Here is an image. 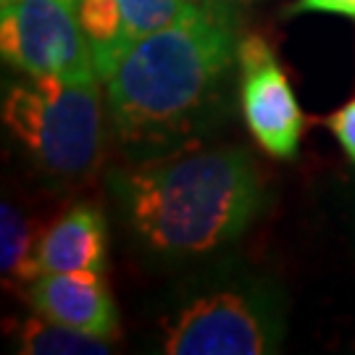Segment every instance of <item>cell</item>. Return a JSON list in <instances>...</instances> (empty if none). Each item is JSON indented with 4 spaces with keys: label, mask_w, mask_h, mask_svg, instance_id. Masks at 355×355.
<instances>
[{
    "label": "cell",
    "mask_w": 355,
    "mask_h": 355,
    "mask_svg": "<svg viewBox=\"0 0 355 355\" xmlns=\"http://www.w3.org/2000/svg\"><path fill=\"white\" fill-rule=\"evenodd\" d=\"M105 248H108V229L101 208L87 203L71 205L51 229L40 234V274H71V271L103 274Z\"/></svg>",
    "instance_id": "8"
},
{
    "label": "cell",
    "mask_w": 355,
    "mask_h": 355,
    "mask_svg": "<svg viewBox=\"0 0 355 355\" xmlns=\"http://www.w3.org/2000/svg\"><path fill=\"white\" fill-rule=\"evenodd\" d=\"M132 227L161 253L195 255L227 245L253 221L261 184L245 150H187L119 177Z\"/></svg>",
    "instance_id": "2"
},
{
    "label": "cell",
    "mask_w": 355,
    "mask_h": 355,
    "mask_svg": "<svg viewBox=\"0 0 355 355\" xmlns=\"http://www.w3.org/2000/svg\"><path fill=\"white\" fill-rule=\"evenodd\" d=\"M24 297L42 318L114 343L119 337V313L108 284L101 274H40L24 290Z\"/></svg>",
    "instance_id": "7"
},
{
    "label": "cell",
    "mask_w": 355,
    "mask_h": 355,
    "mask_svg": "<svg viewBox=\"0 0 355 355\" xmlns=\"http://www.w3.org/2000/svg\"><path fill=\"white\" fill-rule=\"evenodd\" d=\"M19 353L32 355H103L111 350L108 340L92 337L79 329L55 324L48 318H26L19 329Z\"/></svg>",
    "instance_id": "10"
},
{
    "label": "cell",
    "mask_w": 355,
    "mask_h": 355,
    "mask_svg": "<svg viewBox=\"0 0 355 355\" xmlns=\"http://www.w3.org/2000/svg\"><path fill=\"white\" fill-rule=\"evenodd\" d=\"M232 55L229 13L190 3L171 24L132 42L105 76L114 129L124 140L142 142L190 127L232 66Z\"/></svg>",
    "instance_id": "1"
},
{
    "label": "cell",
    "mask_w": 355,
    "mask_h": 355,
    "mask_svg": "<svg viewBox=\"0 0 355 355\" xmlns=\"http://www.w3.org/2000/svg\"><path fill=\"white\" fill-rule=\"evenodd\" d=\"M132 42L164 29L187 11L192 0H116Z\"/></svg>",
    "instance_id": "11"
},
{
    "label": "cell",
    "mask_w": 355,
    "mask_h": 355,
    "mask_svg": "<svg viewBox=\"0 0 355 355\" xmlns=\"http://www.w3.org/2000/svg\"><path fill=\"white\" fill-rule=\"evenodd\" d=\"M3 58L32 79H101L76 0H16L3 8Z\"/></svg>",
    "instance_id": "4"
},
{
    "label": "cell",
    "mask_w": 355,
    "mask_h": 355,
    "mask_svg": "<svg viewBox=\"0 0 355 355\" xmlns=\"http://www.w3.org/2000/svg\"><path fill=\"white\" fill-rule=\"evenodd\" d=\"M292 11H318V13H343L355 16V0H297Z\"/></svg>",
    "instance_id": "13"
},
{
    "label": "cell",
    "mask_w": 355,
    "mask_h": 355,
    "mask_svg": "<svg viewBox=\"0 0 355 355\" xmlns=\"http://www.w3.org/2000/svg\"><path fill=\"white\" fill-rule=\"evenodd\" d=\"M40 234L13 205H0V271L6 284L21 292L40 277Z\"/></svg>",
    "instance_id": "9"
},
{
    "label": "cell",
    "mask_w": 355,
    "mask_h": 355,
    "mask_svg": "<svg viewBox=\"0 0 355 355\" xmlns=\"http://www.w3.org/2000/svg\"><path fill=\"white\" fill-rule=\"evenodd\" d=\"M279 327L261 300L245 292H214L164 321L161 350L168 355L274 353Z\"/></svg>",
    "instance_id": "5"
},
{
    "label": "cell",
    "mask_w": 355,
    "mask_h": 355,
    "mask_svg": "<svg viewBox=\"0 0 355 355\" xmlns=\"http://www.w3.org/2000/svg\"><path fill=\"white\" fill-rule=\"evenodd\" d=\"M327 127L343 145V150L350 155V161H355V98L327 119Z\"/></svg>",
    "instance_id": "12"
},
{
    "label": "cell",
    "mask_w": 355,
    "mask_h": 355,
    "mask_svg": "<svg viewBox=\"0 0 355 355\" xmlns=\"http://www.w3.org/2000/svg\"><path fill=\"white\" fill-rule=\"evenodd\" d=\"M242 111L255 142L274 158H292L303 135V111L268 42L248 35L237 45Z\"/></svg>",
    "instance_id": "6"
},
{
    "label": "cell",
    "mask_w": 355,
    "mask_h": 355,
    "mask_svg": "<svg viewBox=\"0 0 355 355\" xmlns=\"http://www.w3.org/2000/svg\"><path fill=\"white\" fill-rule=\"evenodd\" d=\"M3 119L55 179H82L98 164L103 111L98 79H32L8 89Z\"/></svg>",
    "instance_id": "3"
},
{
    "label": "cell",
    "mask_w": 355,
    "mask_h": 355,
    "mask_svg": "<svg viewBox=\"0 0 355 355\" xmlns=\"http://www.w3.org/2000/svg\"><path fill=\"white\" fill-rule=\"evenodd\" d=\"M0 3H3V8H8V6H11V3H16V0H0Z\"/></svg>",
    "instance_id": "14"
}]
</instances>
